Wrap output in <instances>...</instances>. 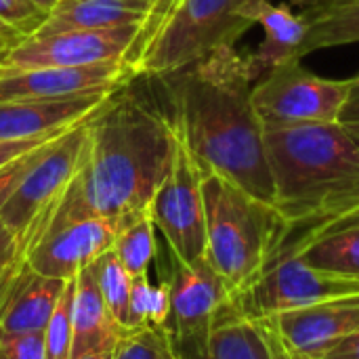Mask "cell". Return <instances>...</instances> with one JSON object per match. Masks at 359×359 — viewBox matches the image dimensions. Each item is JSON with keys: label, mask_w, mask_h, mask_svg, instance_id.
<instances>
[{"label": "cell", "mask_w": 359, "mask_h": 359, "mask_svg": "<svg viewBox=\"0 0 359 359\" xmlns=\"http://www.w3.org/2000/svg\"><path fill=\"white\" fill-rule=\"evenodd\" d=\"M124 88L90 116L80 168L48 225L101 217L120 231L149 215L172 164L175 128L168 114Z\"/></svg>", "instance_id": "1"}, {"label": "cell", "mask_w": 359, "mask_h": 359, "mask_svg": "<svg viewBox=\"0 0 359 359\" xmlns=\"http://www.w3.org/2000/svg\"><path fill=\"white\" fill-rule=\"evenodd\" d=\"M170 99V122L200 168L215 170L276 206L263 122L252 105V76L236 46L162 78Z\"/></svg>", "instance_id": "2"}, {"label": "cell", "mask_w": 359, "mask_h": 359, "mask_svg": "<svg viewBox=\"0 0 359 359\" xmlns=\"http://www.w3.org/2000/svg\"><path fill=\"white\" fill-rule=\"evenodd\" d=\"M276 208L299 225L359 185V145L343 122L263 124Z\"/></svg>", "instance_id": "3"}, {"label": "cell", "mask_w": 359, "mask_h": 359, "mask_svg": "<svg viewBox=\"0 0 359 359\" xmlns=\"http://www.w3.org/2000/svg\"><path fill=\"white\" fill-rule=\"evenodd\" d=\"M200 172L206 261L233 297L261 276L290 225L273 204L250 196L223 175L208 168H200Z\"/></svg>", "instance_id": "4"}, {"label": "cell", "mask_w": 359, "mask_h": 359, "mask_svg": "<svg viewBox=\"0 0 359 359\" xmlns=\"http://www.w3.org/2000/svg\"><path fill=\"white\" fill-rule=\"evenodd\" d=\"M244 0H175L162 19L139 38L126 61L135 76L164 78L187 69L212 53L236 46L252 27Z\"/></svg>", "instance_id": "5"}, {"label": "cell", "mask_w": 359, "mask_h": 359, "mask_svg": "<svg viewBox=\"0 0 359 359\" xmlns=\"http://www.w3.org/2000/svg\"><path fill=\"white\" fill-rule=\"evenodd\" d=\"M90 116L44 147L0 210V221L15 233L21 257L42 238L57 204L80 168Z\"/></svg>", "instance_id": "6"}, {"label": "cell", "mask_w": 359, "mask_h": 359, "mask_svg": "<svg viewBox=\"0 0 359 359\" xmlns=\"http://www.w3.org/2000/svg\"><path fill=\"white\" fill-rule=\"evenodd\" d=\"M353 292L359 280L318 271L292 250L278 248L261 276L229 299V309L244 320H267Z\"/></svg>", "instance_id": "7"}, {"label": "cell", "mask_w": 359, "mask_h": 359, "mask_svg": "<svg viewBox=\"0 0 359 359\" xmlns=\"http://www.w3.org/2000/svg\"><path fill=\"white\" fill-rule=\"evenodd\" d=\"M351 88L353 78H322L303 67L301 59H294L257 80L252 86V105L263 124L341 122Z\"/></svg>", "instance_id": "8"}, {"label": "cell", "mask_w": 359, "mask_h": 359, "mask_svg": "<svg viewBox=\"0 0 359 359\" xmlns=\"http://www.w3.org/2000/svg\"><path fill=\"white\" fill-rule=\"evenodd\" d=\"M175 128V124H172ZM156 229L166 238L175 261L194 265L206 259V210L202 172L181 133L175 128V156L149 206Z\"/></svg>", "instance_id": "9"}, {"label": "cell", "mask_w": 359, "mask_h": 359, "mask_svg": "<svg viewBox=\"0 0 359 359\" xmlns=\"http://www.w3.org/2000/svg\"><path fill=\"white\" fill-rule=\"evenodd\" d=\"M168 332L181 359H206L215 324L229 309V290L210 263H177L170 280Z\"/></svg>", "instance_id": "10"}, {"label": "cell", "mask_w": 359, "mask_h": 359, "mask_svg": "<svg viewBox=\"0 0 359 359\" xmlns=\"http://www.w3.org/2000/svg\"><path fill=\"white\" fill-rule=\"evenodd\" d=\"M141 23L105 29H72L29 36L0 53V72L38 67H78L126 59L137 42Z\"/></svg>", "instance_id": "11"}, {"label": "cell", "mask_w": 359, "mask_h": 359, "mask_svg": "<svg viewBox=\"0 0 359 359\" xmlns=\"http://www.w3.org/2000/svg\"><path fill=\"white\" fill-rule=\"evenodd\" d=\"M135 78V69L126 59L78 67H38L0 72V103L67 99L99 90L116 93Z\"/></svg>", "instance_id": "12"}, {"label": "cell", "mask_w": 359, "mask_h": 359, "mask_svg": "<svg viewBox=\"0 0 359 359\" xmlns=\"http://www.w3.org/2000/svg\"><path fill=\"white\" fill-rule=\"evenodd\" d=\"M118 233V227L101 217L50 223L25 261L40 276L67 282L111 250Z\"/></svg>", "instance_id": "13"}, {"label": "cell", "mask_w": 359, "mask_h": 359, "mask_svg": "<svg viewBox=\"0 0 359 359\" xmlns=\"http://www.w3.org/2000/svg\"><path fill=\"white\" fill-rule=\"evenodd\" d=\"M290 359H318L345 337L359 332V292L263 320Z\"/></svg>", "instance_id": "14"}, {"label": "cell", "mask_w": 359, "mask_h": 359, "mask_svg": "<svg viewBox=\"0 0 359 359\" xmlns=\"http://www.w3.org/2000/svg\"><path fill=\"white\" fill-rule=\"evenodd\" d=\"M63 286L32 269L25 257L15 259L0 273V343L44 332Z\"/></svg>", "instance_id": "15"}, {"label": "cell", "mask_w": 359, "mask_h": 359, "mask_svg": "<svg viewBox=\"0 0 359 359\" xmlns=\"http://www.w3.org/2000/svg\"><path fill=\"white\" fill-rule=\"evenodd\" d=\"M111 95V90H99L67 99L4 101L0 103V141L61 135L95 114Z\"/></svg>", "instance_id": "16"}, {"label": "cell", "mask_w": 359, "mask_h": 359, "mask_svg": "<svg viewBox=\"0 0 359 359\" xmlns=\"http://www.w3.org/2000/svg\"><path fill=\"white\" fill-rule=\"evenodd\" d=\"M240 13L252 21V25L259 23L265 32L259 48L246 55L248 67L257 80L282 63L301 59V46L307 36V21L301 13H294L288 2L273 4L269 0H244Z\"/></svg>", "instance_id": "17"}, {"label": "cell", "mask_w": 359, "mask_h": 359, "mask_svg": "<svg viewBox=\"0 0 359 359\" xmlns=\"http://www.w3.org/2000/svg\"><path fill=\"white\" fill-rule=\"evenodd\" d=\"M278 248L292 250L318 271L359 280V212L303 238L284 240Z\"/></svg>", "instance_id": "18"}, {"label": "cell", "mask_w": 359, "mask_h": 359, "mask_svg": "<svg viewBox=\"0 0 359 359\" xmlns=\"http://www.w3.org/2000/svg\"><path fill=\"white\" fill-rule=\"evenodd\" d=\"M126 334L128 330L122 328L111 316V311L107 309L90 267H84L76 276L74 341H72L69 359L101 349H116Z\"/></svg>", "instance_id": "19"}, {"label": "cell", "mask_w": 359, "mask_h": 359, "mask_svg": "<svg viewBox=\"0 0 359 359\" xmlns=\"http://www.w3.org/2000/svg\"><path fill=\"white\" fill-rule=\"evenodd\" d=\"M147 13L149 6L137 0H57L32 36L143 23Z\"/></svg>", "instance_id": "20"}, {"label": "cell", "mask_w": 359, "mask_h": 359, "mask_svg": "<svg viewBox=\"0 0 359 359\" xmlns=\"http://www.w3.org/2000/svg\"><path fill=\"white\" fill-rule=\"evenodd\" d=\"M206 359H290L271 326L225 311L208 339Z\"/></svg>", "instance_id": "21"}, {"label": "cell", "mask_w": 359, "mask_h": 359, "mask_svg": "<svg viewBox=\"0 0 359 359\" xmlns=\"http://www.w3.org/2000/svg\"><path fill=\"white\" fill-rule=\"evenodd\" d=\"M301 15L307 21L301 57L359 42V0H311L303 4Z\"/></svg>", "instance_id": "22"}, {"label": "cell", "mask_w": 359, "mask_h": 359, "mask_svg": "<svg viewBox=\"0 0 359 359\" xmlns=\"http://www.w3.org/2000/svg\"><path fill=\"white\" fill-rule=\"evenodd\" d=\"M114 252L130 278L147 276V269L156 259V225L151 215H143L120 229Z\"/></svg>", "instance_id": "23"}, {"label": "cell", "mask_w": 359, "mask_h": 359, "mask_svg": "<svg viewBox=\"0 0 359 359\" xmlns=\"http://www.w3.org/2000/svg\"><path fill=\"white\" fill-rule=\"evenodd\" d=\"M88 267L97 280V286L105 299L107 309L111 311L116 322L130 332V328H128V301H130L133 278L128 276V271L118 261L114 248L107 250L105 255H101L99 259H95Z\"/></svg>", "instance_id": "24"}, {"label": "cell", "mask_w": 359, "mask_h": 359, "mask_svg": "<svg viewBox=\"0 0 359 359\" xmlns=\"http://www.w3.org/2000/svg\"><path fill=\"white\" fill-rule=\"evenodd\" d=\"M170 318V284H151L147 276L133 278L128 301V328L166 326Z\"/></svg>", "instance_id": "25"}, {"label": "cell", "mask_w": 359, "mask_h": 359, "mask_svg": "<svg viewBox=\"0 0 359 359\" xmlns=\"http://www.w3.org/2000/svg\"><path fill=\"white\" fill-rule=\"evenodd\" d=\"M74 294H76V278L67 280L59 301L53 309V316L44 328V345L46 359L72 358V341H74Z\"/></svg>", "instance_id": "26"}, {"label": "cell", "mask_w": 359, "mask_h": 359, "mask_svg": "<svg viewBox=\"0 0 359 359\" xmlns=\"http://www.w3.org/2000/svg\"><path fill=\"white\" fill-rule=\"evenodd\" d=\"M46 11L32 0H0V46L2 53L36 34L44 23Z\"/></svg>", "instance_id": "27"}, {"label": "cell", "mask_w": 359, "mask_h": 359, "mask_svg": "<svg viewBox=\"0 0 359 359\" xmlns=\"http://www.w3.org/2000/svg\"><path fill=\"white\" fill-rule=\"evenodd\" d=\"M114 359H181L166 326L130 330L116 347Z\"/></svg>", "instance_id": "28"}, {"label": "cell", "mask_w": 359, "mask_h": 359, "mask_svg": "<svg viewBox=\"0 0 359 359\" xmlns=\"http://www.w3.org/2000/svg\"><path fill=\"white\" fill-rule=\"evenodd\" d=\"M359 212V185L341 194V196H334L330 198L311 219L299 223V225H290L288 227V236L286 238H299V236H305V233H311V231H318V229H324L337 221H343L351 215H358Z\"/></svg>", "instance_id": "29"}, {"label": "cell", "mask_w": 359, "mask_h": 359, "mask_svg": "<svg viewBox=\"0 0 359 359\" xmlns=\"http://www.w3.org/2000/svg\"><path fill=\"white\" fill-rule=\"evenodd\" d=\"M48 143H50V141H48ZM48 143H44V145H40L38 149H34V151H29V154L17 158L15 162H11L8 166H4V168L0 170V210H2L4 204L8 202V198L13 196V191L19 187V183H21V179L27 175V170L34 166V162L42 156L44 147H46Z\"/></svg>", "instance_id": "30"}, {"label": "cell", "mask_w": 359, "mask_h": 359, "mask_svg": "<svg viewBox=\"0 0 359 359\" xmlns=\"http://www.w3.org/2000/svg\"><path fill=\"white\" fill-rule=\"evenodd\" d=\"M0 359H46L44 332H32L0 343Z\"/></svg>", "instance_id": "31"}, {"label": "cell", "mask_w": 359, "mask_h": 359, "mask_svg": "<svg viewBox=\"0 0 359 359\" xmlns=\"http://www.w3.org/2000/svg\"><path fill=\"white\" fill-rule=\"evenodd\" d=\"M69 130V128H67ZM63 135V133H61ZM59 135H53V137H40V139H27V141H0V170L4 166H8L11 162H15L17 158L38 149L40 145L57 139Z\"/></svg>", "instance_id": "32"}, {"label": "cell", "mask_w": 359, "mask_h": 359, "mask_svg": "<svg viewBox=\"0 0 359 359\" xmlns=\"http://www.w3.org/2000/svg\"><path fill=\"white\" fill-rule=\"evenodd\" d=\"M19 257L21 252H19V242L15 233L0 221V273Z\"/></svg>", "instance_id": "33"}, {"label": "cell", "mask_w": 359, "mask_h": 359, "mask_svg": "<svg viewBox=\"0 0 359 359\" xmlns=\"http://www.w3.org/2000/svg\"><path fill=\"white\" fill-rule=\"evenodd\" d=\"M318 359H359V332L341 339Z\"/></svg>", "instance_id": "34"}, {"label": "cell", "mask_w": 359, "mask_h": 359, "mask_svg": "<svg viewBox=\"0 0 359 359\" xmlns=\"http://www.w3.org/2000/svg\"><path fill=\"white\" fill-rule=\"evenodd\" d=\"M343 124H351V122H359V76L353 78V88H351V97L347 101V107L341 116Z\"/></svg>", "instance_id": "35"}, {"label": "cell", "mask_w": 359, "mask_h": 359, "mask_svg": "<svg viewBox=\"0 0 359 359\" xmlns=\"http://www.w3.org/2000/svg\"><path fill=\"white\" fill-rule=\"evenodd\" d=\"M114 355H116V349H101V351L84 353V355L74 359H114Z\"/></svg>", "instance_id": "36"}, {"label": "cell", "mask_w": 359, "mask_h": 359, "mask_svg": "<svg viewBox=\"0 0 359 359\" xmlns=\"http://www.w3.org/2000/svg\"><path fill=\"white\" fill-rule=\"evenodd\" d=\"M32 2H34V4H38L42 11H46V13H48V11L55 6V2H57V0H32Z\"/></svg>", "instance_id": "37"}, {"label": "cell", "mask_w": 359, "mask_h": 359, "mask_svg": "<svg viewBox=\"0 0 359 359\" xmlns=\"http://www.w3.org/2000/svg\"><path fill=\"white\" fill-rule=\"evenodd\" d=\"M347 126V130L353 135V139L358 141V145H359V122H351V124H345Z\"/></svg>", "instance_id": "38"}, {"label": "cell", "mask_w": 359, "mask_h": 359, "mask_svg": "<svg viewBox=\"0 0 359 359\" xmlns=\"http://www.w3.org/2000/svg\"><path fill=\"white\" fill-rule=\"evenodd\" d=\"M137 2H143V4H147V6H149V4H151L154 0H137Z\"/></svg>", "instance_id": "39"}, {"label": "cell", "mask_w": 359, "mask_h": 359, "mask_svg": "<svg viewBox=\"0 0 359 359\" xmlns=\"http://www.w3.org/2000/svg\"><path fill=\"white\" fill-rule=\"evenodd\" d=\"M337 223H339V221H337ZM311 233H313V231H311ZM305 236H307V233H305ZM299 238H303V236H299ZM286 240H292V238H286Z\"/></svg>", "instance_id": "40"}, {"label": "cell", "mask_w": 359, "mask_h": 359, "mask_svg": "<svg viewBox=\"0 0 359 359\" xmlns=\"http://www.w3.org/2000/svg\"><path fill=\"white\" fill-rule=\"evenodd\" d=\"M0 53H2V46H0Z\"/></svg>", "instance_id": "41"}]
</instances>
